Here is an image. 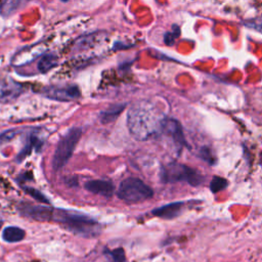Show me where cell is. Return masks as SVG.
<instances>
[{
	"instance_id": "cell-1",
	"label": "cell",
	"mask_w": 262,
	"mask_h": 262,
	"mask_svg": "<svg viewBox=\"0 0 262 262\" xmlns=\"http://www.w3.org/2000/svg\"><path fill=\"white\" fill-rule=\"evenodd\" d=\"M52 220L62 224L70 231L85 237H94L100 232V226L96 220L77 211L54 210Z\"/></svg>"
},
{
	"instance_id": "cell-2",
	"label": "cell",
	"mask_w": 262,
	"mask_h": 262,
	"mask_svg": "<svg viewBox=\"0 0 262 262\" xmlns=\"http://www.w3.org/2000/svg\"><path fill=\"white\" fill-rule=\"evenodd\" d=\"M162 121V120H161ZM161 121L157 122L144 105L137 104L128 112L127 126L130 133L138 140H145L156 133L158 127L161 129Z\"/></svg>"
},
{
	"instance_id": "cell-3",
	"label": "cell",
	"mask_w": 262,
	"mask_h": 262,
	"mask_svg": "<svg viewBox=\"0 0 262 262\" xmlns=\"http://www.w3.org/2000/svg\"><path fill=\"white\" fill-rule=\"evenodd\" d=\"M152 189L142 180L136 177H128L124 179L118 188L117 195L122 201L135 204L148 200L152 196Z\"/></svg>"
},
{
	"instance_id": "cell-4",
	"label": "cell",
	"mask_w": 262,
	"mask_h": 262,
	"mask_svg": "<svg viewBox=\"0 0 262 262\" xmlns=\"http://www.w3.org/2000/svg\"><path fill=\"white\" fill-rule=\"evenodd\" d=\"M82 135V130L79 127L70 129L58 141L52 157V169L54 171L60 170L72 157L77 143Z\"/></svg>"
},
{
	"instance_id": "cell-5",
	"label": "cell",
	"mask_w": 262,
	"mask_h": 262,
	"mask_svg": "<svg viewBox=\"0 0 262 262\" xmlns=\"http://www.w3.org/2000/svg\"><path fill=\"white\" fill-rule=\"evenodd\" d=\"M162 178L165 182L185 181L192 186H198L204 181V177L199 171L178 163H172L164 167Z\"/></svg>"
},
{
	"instance_id": "cell-6",
	"label": "cell",
	"mask_w": 262,
	"mask_h": 262,
	"mask_svg": "<svg viewBox=\"0 0 262 262\" xmlns=\"http://www.w3.org/2000/svg\"><path fill=\"white\" fill-rule=\"evenodd\" d=\"M19 212L24 216L32 218L37 221H50L53 218L54 210L52 208L41 205L23 204L20 205Z\"/></svg>"
},
{
	"instance_id": "cell-7",
	"label": "cell",
	"mask_w": 262,
	"mask_h": 262,
	"mask_svg": "<svg viewBox=\"0 0 262 262\" xmlns=\"http://www.w3.org/2000/svg\"><path fill=\"white\" fill-rule=\"evenodd\" d=\"M161 130L169 135L173 139L174 143L180 148L182 146H187L181 125L178 121L170 118L163 119L161 121Z\"/></svg>"
},
{
	"instance_id": "cell-8",
	"label": "cell",
	"mask_w": 262,
	"mask_h": 262,
	"mask_svg": "<svg viewBox=\"0 0 262 262\" xmlns=\"http://www.w3.org/2000/svg\"><path fill=\"white\" fill-rule=\"evenodd\" d=\"M44 95L54 100L69 101L78 98L80 96V90L77 86L49 87L44 89Z\"/></svg>"
},
{
	"instance_id": "cell-9",
	"label": "cell",
	"mask_w": 262,
	"mask_h": 262,
	"mask_svg": "<svg viewBox=\"0 0 262 262\" xmlns=\"http://www.w3.org/2000/svg\"><path fill=\"white\" fill-rule=\"evenodd\" d=\"M85 188L95 194H100L105 198H110L113 195L115 186L112 182L107 180H90L85 183Z\"/></svg>"
},
{
	"instance_id": "cell-10",
	"label": "cell",
	"mask_w": 262,
	"mask_h": 262,
	"mask_svg": "<svg viewBox=\"0 0 262 262\" xmlns=\"http://www.w3.org/2000/svg\"><path fill=\"white\" fill-rule=\"evenodd\" d=\"M183 206H184L183 202H174V203H170L162 207L156 208L155 210H152L151 213L159 218L173 219L180 215L183 209Z\"/></svg>"
},
{
	"instance_id": "cell-11",
	"label": "cell",
	"mask_w": 262,
	"mask_h": 262,
	"mask_svg": "<svg viewBox=\"0 0 262 262\" xmlns=\"http://www.w3.org/2000/svg\"><path fill=\"white\" fill-rule=\"evenodd\" d=\"M27 2L28 0H2L0 3V14L7 17L24 7Z\"/></svg>"
},
{
	"instance_id": "cell-12",
	"label": "cell",
	"mask_w": 262,
	"mask_h": 262,
	"mask_svg": "<svg viewBox=\"0 0 262 262\" xmlns=\"http://www.w3.org/2000/svg\"><path fill=\"white\" fill-rule=\"evenodd\" d=\"M25 230L16 226H7L2 232V237L8 243H17L24 239Z\"/></svg>"
},
{
	"instance_id": "cell-13",
	"label": "cell",
	"mask_w": 262,
	"mask_h": 262,
	"mask_svg": "<svg viewBox=\"0 0 262 262\" xmlns=\"http://www.w3.org/2000/svg\"><path fill=\"white\" fill-rule=\"evenodd\" d=\"M125 104H115L110 106L107 110L100 113V121L103 124L111 123L117 119V117L123 112Z\"/></svg>"
},
{
	"instance_id": "cell-14",
	"label": "cell",
	"mask_w": 262,
	"mask_h": 262,
	"mask_svg": "<svg viewBox=\"0 0 262 262\" xmlns=\"http://www.w3.org/2000/svg\"><path fill=\"white\" fill-rule=\"evenodd\" d=\"M57 64V57L51 53L43 55L38 61V70L40 73H47Z\"/></svg>"
},
{
	"instance_id": "cell-15",
	"label": "cell",
	"mask_w": 262,
	"mask_h": 262,
	"mask_svg": "<svg viewBox=\"0 0 262 262\" xmlns=\"http://www.w3.org/2000/svg\"><path fill=\"white\" fill-rule=\"evenodd\" d=\"M108 262H126L125 252L122 248H117L112 251L105 252Z\"/></svg>"
},
{
	"instance_id": "cell-16",
	"label": "cell",
	"mask_w": 262,
	"mask_h": 262,
	"mask_svg": "<svg viewBox=\"0 0 262 262\" xmlns=\"http://www.w3.org/2000/svg\"><path fill=\"white\" fill-rule=\"evenodd\" d=\"M227 185H228V182L226 179L219 177V176H214L210 183V189L212 192L216 193L220 190L225 189L227 187Z\"/></svg>"
},
{
	"instance_id": "cell-17",
	"label": "cell",
	"mask_w": 262,
	"mask_h": 262,
	"mask_svg": "<svg viewBox=\"0 0 262 262\" xmlns=\"http://www.w3.org/2000/svg\"><path fill=\"white\" fill-rule=\"evenodd\" d=\"M25 190L27 191L28 194H30L36 201H39V202H42V203H47V204L49 203L48 199L40 190H38L36 188H33V187H25Z\"/></svg>"
},
{
	"instance_id": "cell-18",
	"label": "cell",
	"mask_w": 262,
	"mask_h": 262,
	"mask_svg": "<svg viewBox=\"0 0 262 262\" xmlns=\"http://www.w3.org/2000/svg\"><path fill=\"white\" fill-rule=\"evenodd\" d=\"M244 25L249 29L262 33V17H255L252 19H248L244 21Z\"/></svg>"
},
{
	"instance_id": "cell-19",
	"label": "cell",
	"mask_w": 262,
	"mask_h": 262,
	"mask_svg": "<svg viewBox=\"0 0 262 262\" xmlns=\"http://www.w3.org/2000/svg\"><path fill=\"white\" fill-rule=\"evenodd\" d=\"M200 157L204 160V161H206V162H208L209 164H214V162H215V160H214V157H213V155H212V151L208 148V147H203L202 149H201V151H200Z\"/></svg>"
},
{
	"instance_id": "cell-20",
	"label": "cell",
	"mask_w": 262,
	"mask_h": 262,
	"mask_svg": "<svg viewBox=\"0 0 262 262\" xmlns=\"http://www.w3.org/2000/svg\"><path fill=\"white\" fill-rule=\"evenodd\" d=\"M14 134H15L14 130H8V131L3 132L2 134H0V145L4 142L10 140L12 137H14Z\"/></svg>"
},
{
	"instance_id": "cell-21",
	"label": "cell",
	"mask_w": 262,
	"mask_h": 262,
	"mask_svg": "<svg viewBox=\"0 0 262 262\" xmlns=\"http://www.w3.org/2000/svg\"><path fill=\"white\" fill-rule=\"evenodd\" d=\"M61 1H63V2H67V1H68V0H61Z\"/></svg>"
}]
</instances>
